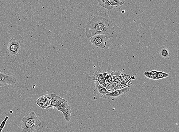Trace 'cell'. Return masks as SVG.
Returning a JSON list of instances; mask_svg holds the SVG:
<instances>
[{
    "label": "cell",
    "instance_id": "obj_1",
    "mask_svg": "<svg viewBox=\"0 0 179 132\" xmlns=\"http://www.w3.org/2000/svg\"><path fill=\"white\" fill-rule=\"evenodd\" d=\"M115 28L111 20L101 16H95L86 25L85 36L88 39L98 35H104L106 40L114 36Z\"/></svg>",
    "mask_w": 179,
    "mask_h": 132
},
{
    "label": "cell",
    "instance_id": "obj_15",
    "mask_svg": "<svg viewBox=\"0 0 179 132\" xmlns=\"http://www.w3.org/2000/svg\"><path fill=\"white\" fill-rule=\"evenodd\" d=\"M169 76V74L164 72L157 71L156 76V80L163 79L168 77Z\"/></svg>",
    "mask_w": 179,
    "mask_h": 132
},
{
    "label": "cell",
    "instance_id": "obj_4",
    "mask_svg": "<svg viewBox=\"0 0 179 132\" xmlns=\"http://www.w3.org/2000/svg\"><path fill=\"white\" fill-rule=\"evenodd\" d=\"M88 39L91 42L94 46L97 48L103 49L106 46V37L104 35L94 36Z\"/></svg>",
    "mask_w": 179,
    "mask_h": 132
},
{
    "label": "cell",
    "instance_id": "obj_8",
    "mask_svg": "<svg viewBox=\"0 0 179 132\" xmlns=\"http://www.w3.org/2000/svg\"><path fill=\"white\" fill-rule=\"evenodd\" d=\"M60 111L63 114L65 120L67 122H70L71 118V115L72 113V110L71 107L68 105V102L67 100L64 101L61 105Z\"/></svg>",
    "mask_w": 179,
    "mask_h": 132
},
{
    "label": "cell",
    "instance_id": "obj_7",
    "mask_svg": "<svg viewBox=\"0 0 179 132\" xmlns=\"http://www.w3.org/2000/svg\"><path fill=\"white\" fill-rule=\"evenodd\" d=\"M130 87L127 86L123 89L114 91V92L111 93L107 94L103 97V98L107 100H114L117 97L128 93L130 91Z\"/></svg>",
    "mask_w": 179,
    "mask_h": 132
},
{
    "label": "cell",
    "instance_id": "obj_13",
    "mask_svg": "<svg viewBox=\"0 0 179 132\" xmlns=\"http://www.w3.org/2000/svg\"><path fill=\"white\" fill-rule=\"evenodd\" d=\"M109 2L113 9H115L124 4L123 2L119 0H109Z\"/></svg>",
    "mask_w": 179,
    "mask_h": 132
},
{
    "label": "cell",
    "instance_id": "obj_3",
    "mask_svg": "<svg viewBox=\"0 0 179 132\" xmlns=\"http://www.w3.org/2000/svg\"><path fill=\"white\" fill-rule=\"evenodd\" d=\"M21 45V42L20 41L14 38L11 39L8 43L6 53L15 57L19 54Z\"/></svg>",
    "mask_w": 179,
    "mask_h": 132
},
{
    "label": "cell",
    "instance_id": "obj_9",
    "mask_svg": "<svg viewBox=\"0 0 179 132\" xmlns=\"http://www.w3.org/2000/svg\"><path fill=\"white\" fill-rule=\"evenodd\" d=\"M65 100V99L61 98V97L56 95L52 101L51 104L46 107L45 109H48L49 108L54 107L56 108L58 111H60L61 105Z\"/></svg>",
    "mask_w": 179,
    "mask_h": 132
},
{
    "label": "cell",
    "instance_id": "obj_11",
    "mask_svg": "<svg viewBox=\"0 0 179 132\" xmlns=\"http://www.w3.org/2000/svg\"><path fill=\"white\" fill-rule=\"evenodd\" d=\"M160 54L161 57L164 58L168 59L169 58V51L167 47L165 46H163L161 47L160 50Z\"/></svg>",
    "mask_w": 179,
    "mask_h": 132
},
{
    "label": "cell",
    "instance_id": "obj_21",
    "mask_svg": "<svg viewBox=\"0 0 179 132\" xmlns=\"http://www.w3.org/2000/svg\"><path fill=\"white\" fill-rule=\"evenodd\" d=\"M122 72L119 71V72H116V71H113L111 72L110 73V74L111 75V76L112 77H114L117 76H122Z\"/></svg>",
    "mask_w": 179,
    "mask_h": 132
},
{
    "label": "cell",
    "instance_id": "obj_2",
    "mask_svg": "<svg viewBox=\"0 0 179 132\" xmlns=\"http://www.w3.org/2000/svg\"><path fill=\"white\" fill-rule=\"evenodd\" d=\"M41 125L34 111H32L25 116L21 122L22 130L23 132H33Z\"/></svg>",
    "mask_w": 179,
    "mask_h": 132
},
{
    "label": "cell",
    "instance_id": "obj_12",
    "mask_svg": "<svg viewBox=\"0 0 179 132\" xmlns=\"http://www.w3.org/2000/svg\"><path fill=\"white\" fill-rule=\"evenodd\" d=\"M37 104L42 109H45L47 107L46 103L45 102V97L44 96L39 97L36 102Z\"/></svg>",
    "mask_w": 179,
    "mask_h": 132
},
{
    "label": "cell",
    "instance_id": "obj_22",
    "mask_svg": "<svg viewBox=\"0 0 179 132\" xmlns=\"http://www.w3.org/2000/svg\"><path fill=\"white\" fill-rule=\"evenodd\" d=\"M96 81L106 89V81H105V79L98 80Z\"/></svg>",
    "mask_w": 179,
    "mask_h": 132
},
{
    "label": "cell",
    "instance_id": "obj_17",
    "mask_svg": "<svg viewBox=\"0 0 179 132\" xmlns=\"http://www.w3.org/2000/svg\"><path fill=\"white\" fill-rule=\"evenodd\" d=\"M105 81L109 84H114V81H113L112 77L111 76L110 73L106 75L105 78Z\"/></svg>",
    "mask_w": 179,
    "mask_h": 132
},
{
    "label": "cell",
    "instance_id": "obj_16",
    "mask_svg": "<svg viewBox=\"0 0 179 132\" xmlns=\"http://www.w3.org/2000/svg\"><path fill=\"white\" fill-rule=\"evenodd\" d=\"M144 74L146 77L147 78H149V79L156 80V75H154V74H152L151 71L149 72H144Z\"/></svg>",
    "mask_w": 179,
    "mask_h": 132
},
{
    "label": "cell",
    "instance_id": "obj_6",
    "mask_svg": "<svg viewBox=\"0 0 179 132\" xmlns=\"http://www.w3.org/2000/svg\"><path fill=\"white\" fill-rule=\"evenodd\" d=\"M95 89L93 91L92 97L94 100H97V99L102 98L105 96L109 92L107 89L103 86L99 84L96 81H95Z\"/></svg>",
    "mask_w": 179,
    "mask_h": 132
},
{
    "label": "cell",
    "instance_id": "obj_5",
    "mask_svg": "<svg viewBox=\"0 0 179 132\" xmlns=\"http://www.w3.org/2000/svg\"><path fill=\"white\" fill-rule=\"evenodd\" d=\"M17 83L16 78L7 73L0 72V86L14 85Z\"/></svg>",
    "mask_w": 179,
    "mask_h": 132
},
{
    "label": "cell",
    "instance_id": "obj_10",
    "mask_svg": "<svg viewBox=\"0 0 179 132\" xmlns=\"http://www.w3.org/2000/svg\"><path fill=\"white\" fill-rule=\"evenodd\" d=\"M98 2L99 5L107 10H111L113 9L108 0H98Z\"/></svg>",
    "mask_w": 179,
    "mask_h": 132
},
{
    "label": "cell",
    "instance_id": "obj_19",
    "mask_svg": "<svg viewBox=\"0 0 179 132\" xmlns=\"http://www.w3.org/2000/svg\"><path fill=\"white\" fill-rule=\"evenodd\" d=\"M106 89L109 92V93L114 92L115 91L114 88L113 87L112 85L109 84V83L106 81Z\"/></svg>",
    "mask_w": 179,
    "mask_h": 132
},
{
    "label": "cell",
    "instance_id": "obj_14",
    "mask_svg": "<svg viewBox=\"0 0 179 132\" xmlns=\"http://www.w3.org/2000/svg\"><path fill=\"white\" fill-rule=\"evenodd\" d=\"M56 95L54 94H48V95H44V96L45 97V102H46V107H48L51 104L52 101L53 99H54L55 96H56Z\"/></svg>",
    "mask_w": 179,
    "mask_h": 132
},
{
    "label": "cell",
    "instance_id": "obj_20",
    "mask_svg": "<svg viewBox=\"0 0 179 132\" xmlns=\"http://www.w3.org/2000/svg\"><path fill=\"white\" fill-rule=\"evenodd\" d=\"M112 78L114 83H117L118 82H119V81H123V82H125V81H124V80L121 76H117L114 77H112Z\"/></svg>",
    "mask_w": 179,
    "mask_h": 132
},
{
    "label": "cell",
    "instance_id": "obj_18",
    "mask_svg": "<svg viewBox=\"0 0 179 132\" xmlns=\"http://www.w3.org/2000/svg\"><path fill=\"white\" fill-rule=\"evenodd\" d=\"M9 118V117L6 116L4 120L2 122L1 125H0V132H2L3 130L4 129V127L5 126L6 122H7V121L8 120Z\"/></svg>",
    "mask_w": 179,
    "mask_h": 132
}]
</instances>
